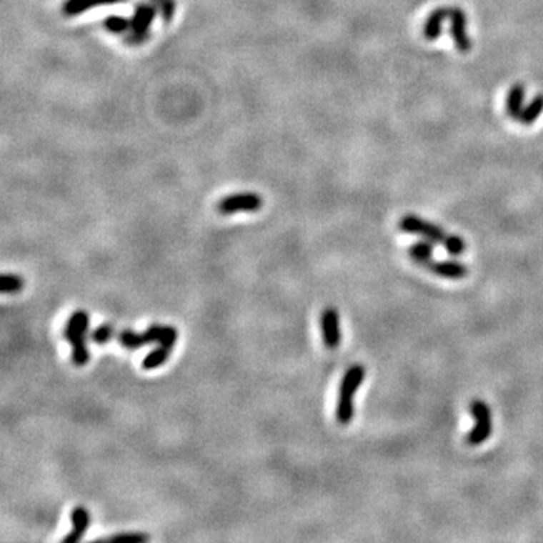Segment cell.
Returning <instances> with one entry per match:
<instances>
[{
  "label": "cell",
  "mask_w": 543,
  "mask_h": 543,
  "mask_svg": "<svg viewBox=\"0 0 543 543\" xmlns=\"http://www.w3.org/2000/svg\"><path fill=\"white\" fill-rule=\"evenodd\" d=\"M365 379L364 365H352L346 372L339 384L338 402H337V419L338 423L349 424L355 417V394Z\"/></svg>",
  "instance_id": "1"
},
{
  "label": "cell",
  "mask_w": 543,
  "mask_h": 543,
  "mask_svg": "<svg viewBox=\"0 0 543 543\" xmlns=\"http://www.w3.org/2000/svg\"><path fill=\"white\" fill-rule=\"evenodd\" d=\"M89 329V314L84 309H77L68 319L64 337L71 344V359L77 367H85L89 362V350L86 346V334Z\"/></svg>",
  "instance_id": "2"
},
{
  "label": "cell",
  "mask_w": 543,
  "mask_h": 543,
  "mask_svg": "<svg viewBox=\"0 0 543 543\" xmlns=\"http://www.w3.org/2000/svg\"><path fill=\"white\" fill-rule=\"evenodd\" d=\"M469 414L475 419V426L467 433L465 442L471 447H477L486 442L492 434V412L489 404L475 399L469 404Z\"/></svg>",
  "instance_id": "3"
},
{
  "label": "cell",
  "mask_w": 543,
  "mask_h": 543,
  "mask_svg": "<svg viewBox=\"0 0 543 543\" xmlns=\"http://www.w3.org/2000/svg\"><path fill=\"white\" fill-rule=\"evenodd\" d=\"M157 14V6L156 4H148V2H141L136 5L134 14L131 17V26H130V34L126 36V43L129 46H141L148 39L149 35V27L153 24V20Z\"/></svg>",
  "instance_id": "4"
},
{
  "label": "cell",
  "mask_w": 543,
  "mask_h": 543,
  "mask_svg": "<svg viewBox=\"0 0 543 543\" xmlns=\"http://www.w3.org/2000/svg\"><path fill=\"white\" fill-rule=\"evenodd\" d=\"M399 228L406 234L419 236L434 244L442 243L447 237L445 231L439 225H434L429 221L421 219V217L415 214H404L399 221Z\"/></svg>",
  "instance_id": "5"
},
{
  "label": "cell",
  "mask_w": 543,
  "mask_h": 543,
  "mask_svg": "<svg viewBox=\"0 0 543 543\" xmlns=\"http://www.w3.org/2000/svg\"><path fill=\"white\" fill-rule=\"evenodd\" d=\"M263 199L260 195L254 192H243L236 195H228L217 202V211L224 216L234 213H255L261 210Z\"/></svg>",
  "instance_id": "6"
},
{
  "label": "cell",
  "mask_w": 543,
  "mask_h": 543,
  "mask_svg": "<svg viewBox=\"0 0 543 543\" xmlns=\"http://www.w3.org/2000/svg\"><path fill=\"white\" fill-rule=\"evenodd\" d=\"M320 329L326 347L337 349L342 344V328H339V314L332 307L324 308L320 316Z\"/></svg>",
  "instance_id": "7"
},
{
  "label": "cell",
  "mask_w": 543,
  "mask_h": 543,
  "mask_svg": "<svg viewBox=\"0 0 543 543\" xmlns=\"http://www.w3.org/2000/svg\"><path fill=\"white\" fill-rule=\"evenodd\" d=\"M448 19H450V21H452L450 32H452V36H453L457 51H460V53L471 51L472 41L469 39V36L467 34V16H465L464 9L450 8V17Z\"/></svg>",
  "instance_id": "8"
},
{
  "label": "cell",
  "mask_w": 543,
  "mask_h": 543,
  "mask_svg": "<svg viewBox=\"0 0 543 543\" xmlns=\"http://www.w3.org/2000/svg\"><path fill=\"white\" fill-rule=\"evenodd\" d=\"M71 532L68 533L62 542L64 543H76L79 542L81 537H84L88 532L89 528V524H91V516H89V512L81 507V506H77L71 510Z\"/></svg>",
  "instance_id": "9"
},
{
  "label": "cell",
  "mask_w": 543,
  "mask_h": 543,
  "mask_svg": "<svg viewBox=\"0 0 543 543\" xmlns=\"http://www.w3.org/2000/svg\"><path fill=\"white\" fill-rule=\"evenodd\" d=\"M426 267L433 272L434 275L448 278V279H462L468 275V267L454 260H445V261H430L426 264Z\"/></svg>",
  "instance_id": "10"
},
{
  "label": "cell",
  "mask_w": 543,
  "mask_h": 543,
  "mask_svg": "<svg viewBox=\"0 0 543 543\" xmlns=\"http://www.w3.org/2000/svg\"><path fill=\"white\" fill-rule=\"evenodd\" d=\"M149 343H157L160 346H166L174 349L176 338H179V332L174 326H165V324H151L145 331Z\"/></svg>",
  "instance_id": "11"
},
{
  "label": "cell",
  "mask_w": 543,
  "mask_h": 543,
  "mask_svg": "<svg viewBox=\"0 0 543 543\" xmlns=\"http://www.w3.org/2000/svg\"><path fill=\"white\" fill-rule=\"evenodd\" d=\"M126 2V0H65L62 4V12L66 17L80 16V14L86 12L88 9L104 6V5H115Z\"/></svg>",
  "instance_id": "12"
},
{
  "label": "cell",
  "mask_w": 543,
  "mask_h": 543,
  "mask_svg": "<svg viewBox=\"0 0 543 543\" xmlns=\"http://www.w3.org/2000/svg\"><path fill=\"white\" fill-rule=\"evenodd\" d=\"M448 17H450V8H438V9H434L430 14V16H429V19L426 20L424 29H423L424 38L427 41L438 39L439 35H441V31H442V23Z\"/></svg>",
  "instance_id": "13"
},
{
  "label": "cell",
  "mask_w": 543,
  "mask_h": 543,
  "mask_svg": "<svg viewBox=\"0 0 543 543\" xmlns=\"http://www.w3.org/2000/svg\"><path fill=\"white\" fill-rule=\"evenodd\" d=\"M524 97H525V88L522 84H514L509 92L506 99V112L510 118L519 119L522 106H524Z\"/></svg>",
  "instance_id": "14"
},
{
  "label": "cell",
  "mask_w": 543,
  "mask_h": 543,
  "mask_svg": "<svg viewBox=\"0 0 543 543\" xmlns=\"http://www.w3.org/2000/svg\"><path fill=\"white\" fill-rule=\"evenodd\" d=\"M171 352H172L171 347L160 346L159 344V347H156L154 350L149 352L148 355L144 358L142 369L144 370H156V369H159V367H161L163 364H165L168 361V358L171 357Z\"/></svg>",
  "instance_id": "15"
},
{
  "label": "cell",
  "mask_w": 543,
  "mask_h": 543,
  "mask_svg": "<svg viewBox=\"0 0 543 543\" xmlns=\"http://www.w3.org/2000/svg\"><path fill=\"white\" fill-rule=\"evenodd\" d=\"M542 112H543V94H537L536 97L529 101V104L522 109L519 122L524 126H532L533 122L540 116Z\"/></svg>",
  "instance_id": "16"
},
{
  "label": "cell",
  "mask_w": 543,
  "mask_h": 543,
  "mask_svg": "<svg viewBox=\"0 0 543 543\" xmlns=\"http://www.w3.org/2000/svg\"><path fill=\"white\" fill-rule=\"evenodd\" d=\"M407 255H409L414 261L426 266L430 263V258L433 255V243L432 241H417L412 246L407 249Z\"/></svg>",
  "instance_id": "17"
},
{
  "label": "cell",
  "mask_w": 543,
  "mask_h": 543,
  "mask_svg": "<svg viewBox=\"0 0 543 543\" xmlns=\"http://www.w3.org/2000/svg\"><path fill=\"white\" fill-rule=\"evenodd\" d=\"M118 343L129 350H136V349H139L145 344H149L148 337L145 332L138 334V332H133L129 329H124L118 334Z\"/></svg>",
  "instance_id": "18"
},
{
  "label": "cell",
  "mask_w": 543,
  "mask_h": 543,
  "mask_svg": "<svg viewBox=\"0 0 543 543\" xmlns=\"http://www.w3.org/2000/svg\"><path fill=\"white\" fill-rule=\"evenodd\" d=\"M24 285V281L21 277L14 275V274H4L2 279H0V290L2 293L12 294V293H20Z\"/></svg>",
  "instance_id": "19"
},
{
  "label": "cell",
  "mask_w": 543,
  "mask_h": 543,
  "mask_svg": "<svg viewBox=\"0 0 543 543\" xmlns=\"http://www.w3.org/2000/svg\"><path fill=\"white\" fill-rule=\"evenodd\" d=\"M130 26H131L130 20H127L124 17H119V16H111L103 21L104 29L109 32H112V34H124L130 29Z\"/></svg>",
  "instance_id": "20"
},
{
  "label": "cell",
  "mask_w": 543,
  "mask_h": 543,
  "mask_svg": "<svg viewBox=\"0 0 543 543\" xmlns=\"http://www.w3.org/2000/svg\"><path fill=\"white\" fill-rule=\"evenodd\" d=\"M445 251L453 255V256H457V255H462L465 252L467 249V243L465 240L462 239L460 236H454V234H447L445 240L442 241Z\"/></svg>",
  "instance_id": "21"
},
{
  "label": "cell",
  "mask_w": 543,
  "mask_h": 543,
  "mask_svg": "<svg viewBox=\"0 0 543 543\" xmlns=\"http://www.w3.org/2000/svg\"><path fill=\"white\" fill-rule=\"evenodd\" d=\"M114 334H115L114 326L104 323V324L99 326V328L95 331H92L89 338H91V342L95 344H106L114 338Z\"/></svg>",
  "instance_id": "22"
},
{
  "label": "cell",
  "mask_w": 543,
  "mask_h": 543,
  "mask_svg": "<svg viewBox=\"0 0 543 543\" xmlns=\"http://www.w3.org/2000/svg\"><path fill=\"white\" fill-rule=\"evenodd\" d=\"M165 23H171L175 12V0H153Z\"/></svg>",
  "instance_id": "23"
},
{
  "label": "cell",
  "mask_w": 543,
  "mask_h": 543,
  "mask_svg": "<svg viewBox=\"0 0 543 543\" xmlns=\"http://www.w3.org/2000/svg\"><path fill=\"white\" fill-rule=\"evenodd\" d=\"M112 542H145L148 540V536L146 534H142V533H124V534H116L114 537H111Z\"/></svg>",
  "instance_id": "24"
}]
</instances>
